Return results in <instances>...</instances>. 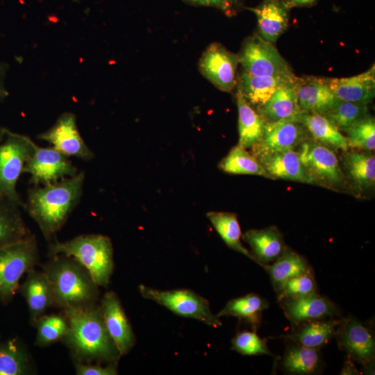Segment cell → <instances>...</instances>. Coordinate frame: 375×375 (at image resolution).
Here are the masks:
<instances>
[{"mask_svg":"<svg viewBox=\"0 0 375 375\" xmlns=\"http://www.w3.org/2000/svg\"><path fill=\"white\" fill-rule=\"evenodd\" d=\"M349 147L372 151L375 149V121L369 115L345 131Z\"/></svg>","mask_w":375,"mask_h":375,"instance_id":"obj_39","label":"cell"},{"mask_svg":"<svg viewBox=\"0 0 375 375\" xmlns=\"http://www.w3.org/2000/svg\"><path fill=\"white\" fill-rule=\"evenodd\" d=\"M290 6L284 0H264L255 8H248L257 17L258 35L275 42L288 26Z\"/></svg>","mask_w":375,"mask_h":375,"instance_id":"obj_19","label":"cell"},{"mask_svg":"<svg viewBox=\"0 0 375 375\" xmlns=\"http://www.w3.org/2000/svg\"><path fill=\"white\" fill-rule=\"evenodd\" d=\"M299 121L314 140L335 150L347 151L349 148L347 138L324 115L303 111Z\"/></svg>","mask_w":375,"mask_h":375,"instance_id":"obj_28","label":"cell"},{"mask_svg":"<svg viewBox=\"0 0 375 375\" xmlns=\"http://www.w3.org/2000/svg\"><path fill=\"white\" fill-rule=\"evenodd\" d=\"M139 290L143 297L180 316L199 320L212 327L222 326L219 317L211 312L208 301L191 290L162 291L144 285L139 286Z\"/></svg>","mask_w":375,"mask_h":375,"instance_id":"obj_8","label":"cell"},{"mask_svg":"<svg viewBox=\"0 0 375 375\" xmlns=\"http://www.w3.org/2000/svg\"><path fill=\"white\" fill-rule=\"evenodd\" d=\"M295 81L279 87L268 101L258 110L265 122L281 119L299 121L303 110L298 103Z\"/></svg>","mask_w":375,"mask_h":375,"instance_id":"obj_26","label":"cell"},{"mask_svg":"<svg viewBox=\"0 0 375 375\" xmlns=\"http://www.w3.org/2000/svg\"><path fill=\"white\" fill-rule=\"evenodd\" d=\"M185 3L198 6L217 8L226 16L236 15L243 8L245 0H183Z\"/></svg>","mask_w":375,"mask_h":375,"instance_id":"obj_41","label":"cell"},{"mask_svg":"<svg viewBox=\"0 0 375 375\" xmlns=\"http://www.w3.org/2000/svg\"><path fill=\"white\" fill-rule=\"evenodd\" d=\"M281 362L282 370L288 374L309 375L322 372L324 367L318 349L303 347L287 340Z\"/></svg>","mask_w":375,"mask_h":375,"instance_id":"obj_25","label":"cell"},{"mask_svg":"<svg viewBox=\"0 0 375 375\" xmlns=\"http://www.w3.org/2000/svg\"><path fill=\"white\" fill-rule=\"evenodd\" d=\"M53 294V303L64 308L93 306L98 285L86 269L72 258L53 255L44 269Z\"/></svg>","mask_w":375,"mask_h":375,"instance_id":"obj_3","label":"cell"},{"mask_svg":"<svg viewBox=\"0 0 375 375\" xmlns=\"http://www.w3.org/2000/svg\"><path fill=\"white\" fill-rule=\"evenodd\" d=\"M340 319L328 318L303 322L292 326L290 333L281 338L306 347L319 350L334 338Z\"/></svg>","mask_w":375,"mask_h":375,"instance_id":"obj_23","label":"cell"},{"mask_svg":"<svg viewBox=\"0 0 375 375\" xmlns=\"http://www.w3.org/2000/svg\"><path fill=\"white\" fill-rule=\"evenodd\" d=\"M294 74L290 76H253L244 71L237 78L236 87L247 101L258 110L281 85L294 82Z\"/></svg>","mask_w":375,"mask_h":375,"instance_id":"obj_20","label":"cell"},{"mask_svg":"<svg viewBox=\"0 0 375 375\" xmlns=\"http://www.w3.org/2000/svg\"><path fill=\"white\" fill-rule=\"evenodd\" d=\"M32 372L31 358L19 339L0 344V375H26Z\"/></svg>","mask_w":375,"mask_h":375,"instance_id":"obj_33","label":"cell"},{"mask_svg":"<svg viewBox=\"0 0 375 375\" xmlns=\"http://www.w3.org/2000/svg\"><path fill=\"white\" fill-rule=\"evenodd\" d=\"M219 167L222 171L235 174H250L269 178L259 161L239 144L233 147Z\"/></svg>","mask_w":375,"mask_h":375,"instance_id":"obj_35","label":"cell"},{"mask_svg":"<svg viewBox=\"0 0 375 375\" xmlns=\"http://www.w3.org/2000/svg\"><path fill=\"white\" fill-rule=\"evenodd\" d=\"M38 261L37 241L32 234L0 247V302L7 303L13 298L21 278Z\"/></svg>","mask_w":375,"mask_h":375,"instance_id":"obj_5","label":"cell"},{"mask_svg":"<svg viewBox=\"0 0 375 375\" xmlns=\"http://www.w3.org/2000/svg\"><path fill=\"white\" fill-rule=\"evenodd\" d=\"M358 372L353 363V360L348 357V359L344 362L340 374H359Z\"/></svg>","mask_w":375,"mask_h":375,"instance_id":"obj_43","label":"cell"},{"mask_svg":"<svg viewBox=\"0 0 375 375\" xmlns=\"http://www.w3.org/2000/svg\"><path fill=\"white\" fill-rule=\"evenodd\" d=\"M267 299L255 293L233 299L217 315V317L232 316L248 322L253 330L261 320L262 312L268 308Z\"/></svg>","mask_w":375,"mask_h":375,"instance_id":"obj_32","label":"cell"},{"mask_svg":"<svg viewBox=\"0 0 375 375\" xmlns=\"http://www.w3.org/2000/svg\"><path fill=\"white\" fill-rule=\"evenodd\" d=\"M64 314L68 329L62 339L76 358L117 363L121 355L106 330L100 308L69 307Z\"/></svg>","mask_w":375,"mask_h":375,"instance_id":"obj_2","label":"cell"},{"mask_svg":"<svg viewBox=\"0 0 375 375\" xmlns=\"http://www.w3.org/2000/svg\"><path fill=\"white\" fill-rule=\"evenodd\" d=\"M295 90L300 108L307 112L324 115L338 101L329 88L325 78H297Z\"/></svg>","mask_w":375,"mask_h":375,"instance_id":"obj_17","label":"cell"},{"mask_svg":"<svg viewBox=\"0 0 375 375\" xmlns=\"http://www.w3.org/2000/svg\"><path fill=\"white\" fill-rule=\"evenodd\" d=\"M367 104L338 100L324 115L339 130L345 131L367 116Z\"/></svg>","mask_w":375,"mask_h":375,"instance_id":"obj_36","label":"cell"},{"mask_svg":"<svg viewBox=\"0 0 375 375\" xmlns=\"http://www.w3.org/2000/svg\"><path fill=\"white\" fill-rule=\"evenodd\" d=\"M6 69L2 65H0V101H2L8 95L7 90L3 85V78L5 76Z\"/></svg>","mask_w":375,"mask_h":375,"instance_id":"obj_44","label":"cell"},{"mask_svg":"<svg viewBox=\"0 0 375 375\" xmlns=\"http://www.w3.org/2000/svg\"><path fill=\"white\" fill-rule=\"evenodd\" d=\"M269 178L311 183L294 149L267 153L256 158Z\"/></svg>","mask_w":375,"mask_h":375,"instance_id":"obj_22","label":"cell"},{"mask_svg":"<svg viewBox=\"0 0 375 375\" xmlns=\"http://www.w3.org/2000/svg\"><path fill=\"white\" fill-rule=\"evenodd\" d=\"M278 301L292 326L303 322L333 318L340 315L337 306L317 292L297 297L282 298Z\"/></svg>","mask_w":375,"mask_h":375,"instance_id":"obj_15","label":"cell"},{"mask_svg":"<svg viewBox=\"0 0 375 375\" xmlns=\"http://www.w3.org/2000/svg\"><path fill=\"white\" fill-rule=\"evenodd\" d=\"M53 255L76 260L89 272L98 286L106 287L113 271V249L110 239L101 234H85L49 245Z\"/></svg>","mask_w":375,"mask_h":375,"instance_id":"obj_4","label":"cell"},{"mask_svg":"<svg viewBox=\"0 0 375 375\" xmlns=\"http://www.w3.org/2000/svg\"><path fill=\"white\" fill-rule=\"evenodd\" d=\"M232 349L243 356L266 355L272 357L275 361L280 357L274 354L267 346V339L261 338L256 331L238 332L232 339Z\"/></svg>","mask_w":375,"mask_h":375,"instance_id":"obj_38","label":"cell"},{"mask_svg":"<svg viewBox=\"0 0 375 375\" xmlns=\"http://www.w3.org/2000/svg\"><path fill=\"white\" fill-rule=\"evenodd\" d=\"M236 99L238 109V144L247 149L251 147L260 139L265 122L244 98L238 88Z\"/></svg>","mask_w":375,"mask_h":375,"instance_id":"obj_29","label":"cell"},{"mask_svg":"<svg viewBox=\"0 0 375 375\" xmlns=\"http://www.w3.org/2000/svg\"><path fill=\"white\" fill-rule=\"evenodd\" d=\"M297 150L311 183L332 189L344 183V176L334 151L315 141L304 140Z\"/></svg>","mask_w":375,"mask_h":375,"instance_id":"obj_7","label":"cell"},{"mask_svg":"<svg viewBox=\"0 0 375 375\" xmlns=\"http://www.w3.org/2000/svg\"><path fill=\"white\" fill-rule=\"evenodd\" d=\"M79 171L53 147H42L33 143V151L24 167L23 173L30 175L34 185H44L76 175Z\"/></svg>","mask_w":375,"mask_h":375,"instance_id":"obj_11","label":"cell"},{"mask_svg":"<svg viewBox=\"0 0 375 375\" xmlns=\"http://www.w3.org/2000/svg\"><path fill=\"white\" fill-rule=\"evenodd\" d=\"M268 273L274 290L277 294L290 278L314 272L312 265L302 255L286 247L283 253L272 263L263 266Z\"/></svg>","mask_w":375,"mask_h":375,"instance_id":"obj_27","label":"cell"},{"mask_svg":"<svg viewBox=\"0 0 375 375\" xmlns=\"http://www.w3.org/2000/svg\"><path fill=\"white\" fill-rule=\"evenodd\" d=\"M244 72L253 76H290L292 71L272 43L258 34L247 38L238 55Z\"/></svg>","mask_w":375,"mask_h":375,"instance_id":"obj_9","label":"cell"},{"mask_svg":"<svg viewBox=\"0 0 375 375\" xmlns=\"http://www.w3.org/2000/svg\"><path fill=\"white\" fill-rule=\"evenodd\" d=\"M238 55L219 42L210 44L201 54L198 68L200 73L219 90L231 92L237 85Z\"/></svg>","mask_w":375,"mask_h":375,"instance_id":"obj_12","label":"cell"},{"mask_svg":"<svg viewBox=\"0 0 375 375\" xmlns=\"http://www.w3.org/2000/svg\"><path fill=\"white\" fill-rule=\"evenodd\" d=\"M8 130L1 126H0V142H1L6 138Z\"/></svg>","mask_w":375,"mask_h":375,"instance_id":"obj_46","label":"cell"},{"mask_svg":"<svg viewBox=\"0 0 375 375\" xmlns=\"http://www.w3.org/2000/svg\"><path fill=\"white\" fill-rule=\"evenodd\" d=\"M28 308L31 318L35 321L53 303V294L44 272L33 268L27 272L24 283L19 287Z\"/></svg>","mask_w":375,"mask_h":375,"instance_id":"obj_24","label":"cell"},{"mask_svg":"<svg viewBox=\"0 0 375 375\" xmlns=\"http://www.w3.org/2000/svg\"><path fill=\"white\" fill-rule=\"evenodd\" d=\"M345 172L360 190H367L375 183V157L370 151H351L343 158Z\"/></svg>","mask_w":375,"mask_h":375,"instance_id":"obj_30","label":"cell"},{"mask_svg":"<svg viewBox=\"0 0 375 375\" xmlns=\"http://www.w3.org/2000/svg\"><path fill=\"white\" fill-rule=\"evenodd\" d=\"M206 216L229 248L256 262L252 253L241 242L242 232L236 214L228 212L211 211L208 212Z\"/></svg>","mask_w":375,"mask_h":375,"instance_id":"obj_34","label":"cell"},{"mask_svg":"<svg viewBox=\"0 0 375 375\" xmlns=\"http://www.w3.org/2000/svg\"><path fill=\"white\" fill-rule=\"evenodd\" d=\"M317 0H287L290 6H310Z\"/></svg>","mask_w":375,"mask_h":375,"instance_id":"obj_45","label":"cell"},{"mask_svg":"<svg viewBox=\"0 0 375 375\" xmlns=\"http://www.w3.org/2000/svg\"><path fill=\"white\" fill-rule=\"evenodd\" d=\"M33 141L28 136L8 131L0 142V196L24 207L17 183L33 151Z\"/></svg>","mask_w":375,"mask_h":375,"instance_id":"obj_6","label":"cell"},{"mask_svg":"<svg viewBox=\"0 0 375 375\" xmlns=\"http://www.w3.org/2000/svg\"><path fill=\"white\" fill-rule=\"evenodd\" d=\"M38 138L49 142L68 158L90 160L94 156L78 131L76 115L70 112L62 114L49 129L38 135Z\"/></svg>","mask_w":375,"mask_h":375,"instance_id":"obj_13","label":"cell"},{"mask_svg":"<svg viewBox=\"0 0 375 375\" xmlns=\"http://www.w3.org/2000/svg\"><path fill=\"white\" fill-rule=\"evenodd\" d=\"M75 372L77 375H115L117 374V363H109L103 366L77 362L75 364Z\"/></svg>","mask_w":375,"mask_h":375,"instance_id":"obj_42","label":"cell"},{"mask_svg":"<svg viewBox=\"0 0 375 375\" xmlns=\"http://www.w3.org/2000/svg\"><path fill=\"white\" fill-rule=\"evenodd\" d=\"M20 208L0 196V247L31 235L24 222Z\"/></svg>","mask_w":375,"mask_h":375,"instance_id":"obj_31","label":"cell"},{"mask_svg":"<svg viewBox=\"0 0 375 375\" xmlns=\"http://www.w3.org/2000/svg\"><path fill=\"white\" fill-rule=\"evenodd\" d=\"M317 292L314 272L294 276L288 280L276 294L278 300L285 297H297Z\"/></svg>","mask_w":375,"mask_h":375,"instance_id":"obj_40","label":"cell"},{"mask_svg":"<svg viewBox=\"0 0 375 375\" xmlns=\"http://www.w3.org/2000/svg\"><path fill=\"white\" fill-rule=\"evenodd\" d=\"M35 322L37 328L35 345L40 347L47 346L62 339L68 329L65 315H41Z\"/></svg>","mask_w":375,"mask_h":375,"instance_id":"obj_37","label":"cell"},{"mask_svg":"<svg viewBox=\"0 0 375 375\" xmlns=\"http://www.w3.org/2000/svg\"><path fill=\"white\" fill-rule=\"evenodd\" d=\"M339 101L367 104L375 95V68L373 65L367 71L346 78H325Z\"/></svg>","mask_w":375,"mask_h":375,"instance_id":"obj_18","label":"cell"},{"mask_svg":"<svg viewBox=\"0 0 375 375\" xmlns=\"http://www.w3.org/2000/svg\"><path fill=\"white\" fill-rule=\"evenodd\" d=\"M242 238L249 244L257 264L262 267L274 262L287 247L281 231L275 226L250 229Z\"/></svg>","mask_w":375,"mask_h":375,"instance_id":"obj_21","label":"cell"},{"mask_svg":"<svg viewBox=\"0 0 375 375\" xmlns=\"http://www.w3.org/2000/svg\"><path fill=\"white\" fill-rule=\"evenodd\" d=\"M338 347L353 361L372 372L375 361V340L372 331L353 317L340 319L335 336Z\"/></svg>","mask_w":375,"mask_h":375,"instance_id":"obj_10","label":"cell"},{"mask_svg":"<svg viewBox=\"0 0 375 375\" xmlns=\"http://www.w3.org/2000/svg\"><path fill=\"white\" fill-rule=\"evenodd\" d=\"M108 333L121 356L128 353L135 343L131 326L117 294L106 292L100 307Z\"/></svg>","mask_w":375,"mask_h":375,"instance_id":"obj_16","label":"cell"},{"mask_svg":"<svg viewBox=\"0 0 375 375\" xmlns=\"http://www.w3.org/2000/svg\"><path fill=\"white\" fill-rule=\"evenodd\" d=\"M303 124L295 119H281L265 122L260 139L251 147L252 154L257 158L261 156L297 147L306 140Z\"/></svg>","mask_w":375,"mask_h":375,"instance_id":"obj_14","label":"cell"},{"mask_svg":"<svg viewBox=\"0 0 375 375\" xmlns=\"http://www.w3.org/2000/svg\"><path fill=\"white\" fill-rule=\"evenodd\" d=\"M84 181L85 172L79 171L73 176L29 189L24 207L47 240H53L79 203Z\"/></svg>","mask_w":375,"mask_h":375,"instance_id":"obj_1","label":"cell"}]
</instances>
